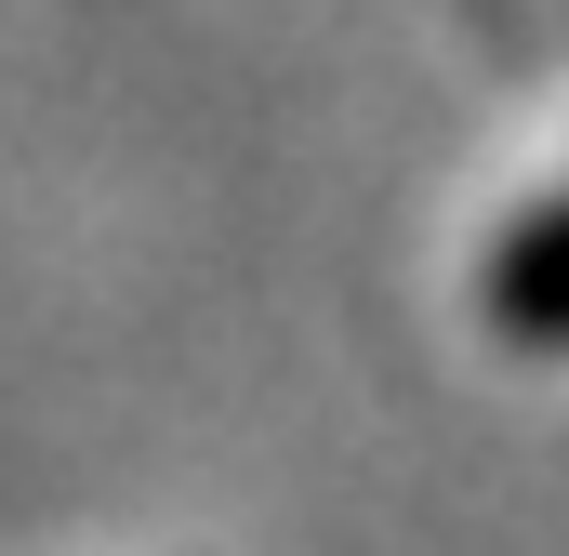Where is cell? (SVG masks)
<instances>
[{
  "label": "cell",
  "mask_w": 569,
  "mask_h": 556,
  "mask_svg": "<svg viewBox=\"0 0 569 556\" xmlns=\"http://www.w3.org/2000/svg\"><path fill=\"white\" fill-rule=\"evenodd\" d=\"M477 305H490V331H503L517 358H569V186H557V199H530V212L503 226Z\"/></svg>",
  "instance_id": "6da1fadb"
}]
</instances>
